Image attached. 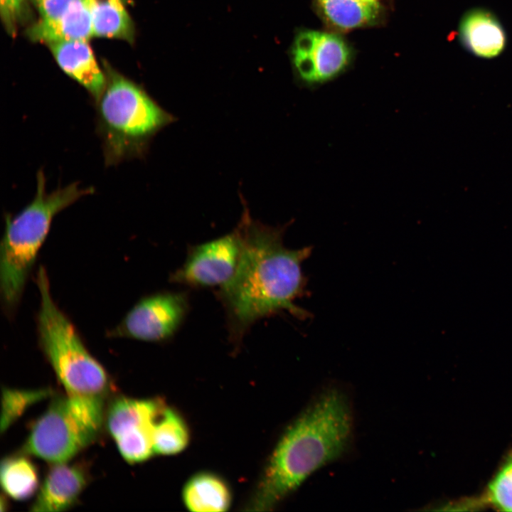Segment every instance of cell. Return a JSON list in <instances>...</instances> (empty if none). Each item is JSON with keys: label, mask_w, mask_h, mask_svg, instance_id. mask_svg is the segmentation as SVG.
Instances as JSON below:
<instances>
[{"label": "cell", "mask_w": 512, "mask_h": 512, "mask_svg": "<svg viewBox=\"0 0 512 512\" xmlns=\"http://www.w3.org/2000/svg\"><path fill=\"white\" fill-rule=\"evenodd\" d=\"M238 228L242 238L240 262L233 277L216 292L226 314L230 341L238 346L257 321L282 311L299 319L310 313L294 304L306 289L302 263L312 247L288 249L285 226L272 227L243 211Z\"/></svg>", "instance_id": "obj_1"}, {"label": "cell", "mask_w": 512, "mask_h": 512, "mask_svg": "<svg viewBox=\"0 0 512 512\" xmlns=\"http://www.w3.org/2000/svg\"><path fill=\"white\" fill-rule=\"evenodd\" d=\"M352 430V412L345 393L336 388L325 390L280 437L251 506L272 508L313 473L338 459L347 449Z\"/></svg>", "instance_id": "obj_2"}, {"label": "cell", "mask_w": 512, "mask_h": 512, "mask_svg": "<svg viewBox=\"0 0 512 512\" xmlns=\"http://www.w3.org/2000/svg\"><path fill=\"white\" fill-rule=\"evenodd\" d=\"M93 192L92 187H82L79 182L48 192L46 176L40 169L33 200L16 215L5 214V231L0 247V293L8 316L16 311L54 218Z\"/></svg>", "instance_id": "obj_3"}, {"label": "cell", "mask_w": 512, "mask_h": 512, "mask_svg": "<svg viewBox=\"0 0 512 512\" xmlns=\"http://www.w3.org/2000/svg\"><path fill=\"white\" fill-rule=\"evenodd\" d=\"M95 103L96 132L107 166L143 158L154 137L176 120L141 86L114 73Z\"/></svg>", "instance_id": "obj_4"}, {"label": "cell", "mask_w": 512, "mask_h": 512, "mask_svg": "<svg viewBox=\"0 0 512 512\" xmlns=\"http://www.w3.org/2000/svg\"><path fill=\"white\" fill-rule=\"evenodd\" d=\"M40 306L36 317L39 347L67 394L105 398L111 388L104 367L92 356L75 325L55 303L43 267L36 275Z\"/></svg>", "instance_id": "obj_5"}, {"label": "cell", "mask_w": 512, "mask_h": 512, "mask_svg": "<svg viewBox=\"0 0 512 512\" xmlns=\"http://www.w3.org/2000/svg\"><path fill=\"white\" fill-rule=\"evenodd\" d=\"M104 398L69 394L55 398L32 426L23 452L53 464L68 462L99 435L105 420Z\"/></svg>", "instance_id": "obj_6"}, {"label": "cell", "mask_w": 512, "mask_h": 512, "mask_svg": "<svg viewBox=\"0 0 512 512\" xmlns=\"http://www.w3.org/2000/svg\"><path fill=\"white\" fill-rule=\"evenodd\" d=\"M165 407V402L160 398L119 397L110 404L105 413V425L127 462H142L155 454L153 427Z\"/></svg>", "instance_id": "obj_7"}, {"label": "cell", "mask_w": 512, "mask_h": 512, "mask_svg": "<svg viewBox=\"0 0 512 512\" xmlns=\"http://www.w3.org/2000/svg\"><path fill=\"white\" fill-rule=\"evenodd\" d=\"M188 308L186 292H160L144 297L107 336L153 343L167 341L182 325Z\"/></svg>", "instance_id": "obj_8"}, {"label": "cell", "mask_w": 512, "mask_h": 512, "mask_svg": "<svg viewBox=\"0 0 512 512\" xmlns=\"http://www.w3.org/2000/svg\"><path fill=\"white\" fill-rule=\"evenodd\" d=\"M242 252L238 227L215 240L188 247L183 265L171 274V282L191 288L222 287L234 275Z\"/></svg>", "instance_id": "obj_9"}, {"label": "cell", "mask_w": 512, "mask_h": 512, "mask_svg": "<svg viewBox=\"0 0 512 512\" xmlns=\"http://www.w3.org/2000/svg\"><path fill=\"white\" fill-rule=\"evenodd\" d=\"M293 60L299 78L316 85L336 77L345 68L349 52L338 36L320 31L300 33L294 41Z\"/></svg>", "instance_id": "obj_10"}, {"label": "cell", "mask_w": 512, "mask_h": 512, "mask_svg": "<svg viewBox=\"0 0 512 512\" xmlns=\"http://www.w3.org/2000/svg\"><path fill=\"white\" fill-rule=\"evenodd\" d=\"M462 47L473 55L484 59L499 56L506 49L507 36L498 18L482 7L467 10L458 26Z\"/></svg>", "instance_id": "obj_11"}, {"label": "cell", "mask_w": 512, "mask_h": 512, "mask_svg": "<svg viewBox=\"0 0 512 512\" xmlns=\"http://www.w3.org/2000/svg\"><path fill=\"white\" fill-rule=\"evenodd\" d=\"M87 483V474L81 464H53L40 486L31 510H67L78 501Z\"/></svg>", "instance_id": "obj_12"}, {"label": "cell", "mask_w": 512, "mask_h": 512, "mask_svg": "<svg viewBox=\"0 0 512 512\" xmlns=\"http://www.w3.org/2000/svg\"><path fill=\"white\" fill-rule=\"evenodd\" d=\"M49 46L60 68L84 87L97 102L105 88L107 80L87 42L65 41Z\"/></svg>", "instance_id": "obj_13"}, {"label": "cell", "mask_w": 512, "mask_h": 512, "mask_svg": "<svg viewBox=\"0 0 512 512\" xmlns=\"http://www.w3.org/2000/svg\"><path fill=\"white\" fill-rule=\"evenodd\" d=\"M28 36L33 41L48 45L65 41H87L93 36V30L87 0L78 1L56 18H40L29 28Z\"/></svg>", "instance_id": "obj_14"}, {"label": "cell", "mask_w": 512, "mask_h": 512, "mask_svg": "<svg viewBox=\"0 0 512 512\" xmlns=\"http://www.w3.org/2000/svg\"><path fill=\"white\" fill-rule=\"evenodd\" d=\"M187 508L195 512H221L231 505L232 495L226 482L211 472H199L186 483L182 492Z\"/></svg>", "instance_id": "obj_15"}, {"label": "cell", "mask_w": 512, "mask_h": 512, "mask_svg": "<svg viewBox=\"0 0 512 512\" xmlns=\"http://www.w3.org/2000/svg\"><path fill=\"white\" fill-rule=\"evenodd\" d=\"M87 2L94 36L132 39V23L122 0H87Z\"/></svg>", "instance_id": "obj_16"}, {"label": "cell", "mask_w": 512, "mask_h": 512, "mask_svg": "<svg viewBox=\"0 0 512 512\" xmlns=\"http://www.w3.org/2000/svg\"><path fill=\"white\" fill-rule=\"evenodd\" d=\"M0 479L6 495L17 501L31 498L39 487L38 470L23 455H12L2 459Z\"/></svg>", "instance_id": "obj_17"}, {"label": "cell", "mask_w": 512, "mask_h": 512, "mask_svg": "<svg viewBox=\"0 0 512 512\" xmlns=\"http://www.w3.org/2000/svg\"><path fill=\"white\" fill-rule=\"evenodd\" d=\"M152 438L155 454L173 455L186 448L190 435L180 414L166 406L154 424Z\"/></svg>", "instance_id": "obj_18"}, {"label": "cell", "mask_w": 512, "mask_h": 512, "mask_svg": "<svg viewBox=\"0 0 512 512\" xmlns=\"http://www.w3.org/2000/svg\"><path fill=\"white\" fill-rule=\"evenodd\" d=\"M326 17L337 27L349 29L373 21L378 14V4L363 0H318Z\"/></svg>", "instance_id": "obj_19"}, {"label": "cell", "mask_w": 512, "mask_h": 512, "mask_svg": "<svg viewBox=\"0 0 512 512\" xmlns=\"http://www.w3.org/2000/svg\"><path fill=\"white\" fill-rule=\"evenodd\" d=\"M480 498L484 506L512 511V447L503 456Z\"/></svg>", "instance_id": "obj_20"}, {"label": "cell", "mask_w": 512, "mask_h": 512, "mask_svg": "<svg viewBox=\"0 0 512 512\" xmlns=\"http://www.w3.org/2000/svg\"><path fill=\"white\" fill-rule=\"evenodd\" d=\"M47 389L18 390L4 388L2 390L1 432H4L31 405L48 397Z\"/></svg>", "instance_id": "obj_21"}, {"label": "cell", "mask_w": 512, "mask_h": 512, "mask_svg": "<svg viewBox=\"0 0 512 512\" xmlns=\"http://www.w3.org/2000/svg\"><path fill=\"white\" fill-rule=\"evenodd\" d=\"M81 0H33L42 19H53Z\"/></svg>", "instance_id": "obj_22"}, {"label": "cell", "mask_w": 512, "mask_h": 512, "mask_svg": "<svg viewBox=\"0 0 512 512\" xmlns=\"http://www.w3.org/2000/svg\"><path fill=\"white\" fill-rule=\"evenodd\" d=\"M26 0H1V15L11 32L14 26L26 12Z\"/></svg>", "instance_id": "obj_23"}, {"label": "cell", "mask_w": 512, "mask_h": 512, "mask_svg": "<svg viewBox=\"0 0 512 512\" xmlns=\"http://www.w3.org/2000/svg\"><path fill=\"white\" fill-rule=\"evenodd\" d=\"M366 2L371 3V4H378L377 0H363Z\"/></svg>", "instance_id": "obj_24"}]
</instances>
